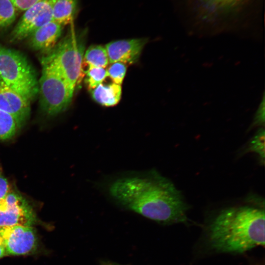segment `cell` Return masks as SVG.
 <instances>
[{
  "instance_id": "6da1fadb",
  "label": "cell",
  "mask_w": 265,
  "mask_h": 265,
  "mask_svg": "<svg viewBox=\"0 0 265 265\" xmlns=\"http://www.w3.org/2000/svg\"><path fill=\"white\" fill-rule=\"evenodd\" d=\"M99 187L110 201L125 210L164 224L187 222L189 207L181 191L155 169L112 175Z\"/></svg>"
},
{
  "instance_id": "7a4b0ae2",
  "label": "cell",
  "mask_w": 265,
  "mask_h": 265,
  "mask_svg": "<svg viewBox=\"0 0 265 265\" xmlns=\"http://www.w3.org/2000/svg\"><path fill=\"white\" fill-rule=\"evenodd\" d=\"M209 238L220 252L243 253L264 246V207L247 205L222 210L209 226Z\"/></svg>"
},
{
  "instance_id": "3957f363",
  "label": "cell",
  "mask_w": 265,
  "mask_h": 265,
  "mask_svg": "<svg viewBox=\"0 0 265 265\" xmlns=\"http://www.w3.org/2000/svg\"><path fill=\"white\" fill-rule=\"evenodd\" d=\"M0 77L7 85L30 102L38 92L35 72L26 58L19 52L0 44Z\"/></svg>"
},
{
  "instance_id": "277c9868",
  "label": "cell",
  "mask_w": 265,
  "mask_h": 265,
  "mask_svg": "<svg viewBox=\"0 0 265 265\" xmlns=\"http://www.w3.org/2000/svg\"><path fill=\"white\" fill-rule=\"evenodd\" d=\"M42 74L38 81V92L42 110L49 116L64 111L69 105L74 90L51 63L41 59Z\"/></svg>"
},
{
  "instance_id": "5b68a950",
  "label": "cell",
  "mask_w": 265,
  "mask_h": 265,
  "mask_svg": "<svg viewBox=\"0 0 265 265\" xmlns=\"http://www.w3.org/2000/svg\"><path fill=\"white\" fill-rule=\"evenodd\" d=\"M84 46L81 36L72 32L42 58L55 66L74 91L82 73Z\"/></svg>"
},
{
  "instance_id": "8992f818",
  "label": "cell",
  "mask_w": 265,
  "mask_h": 265,
  "mask_svg": "<svg viewBox=\"0 0 265 265\" xmlns=\"http://www.w3.org/2000/svg\"><path fill=\"white\" fill-rule=\"evenodd\" d=\"M36 221L32 208L18 192L10 190L0 201V228L32 226Z\"/></svg>"
},
{
  "instance_id": "52a82bcc",
  "label": "cell",
  "mask_w": 265,
  "mask_h": 265,
  "mask_svg": "<svg viewBox=\"0 0 265 265\" xmlns=\"http://www.w3.org/2000/svg\"><path fill=\"white\" fill-rule=\"evenodd\" d=\"M56 0H44L25 11L11 31L10 40L16 42L28 38L33 32L53 21V7Z\"/></svg>"
},
{
  "instance_id": "ba28073f",
  "label": "cell",
  "mask_w": 265,
  "mask_h": 265,
  "mask_svg": "<svg viewBox=\"0 0 265 265\" xmlns=\"http://www.w3.org/2000/svg\"><path fill=\"white\" fill-rule=\"evenodd\" d=\"M7 256L33 253L37 249V238L32 226H14L0 228Z\"/></svg>"
},
{
  "instance_id": "9c48e42d",
  "label": "cell",
  "mask_w": 265,
  "mask_h": 265,
  "mask_svg": "<svg viewBox=\"0 0 265 265\" xmlns=\"http://www.w3.org/2000/svg\"><path fill=\"white\" fill-rule=\"evenodd\" d=\"M147 42L146 38L119 40L105 46L109 62H121L126 64L135 63Z\"/></svg>"
},
{
  "instance_id": "30bf717a",
  "label": "cell",
  "mask_w": 265,
  "mask_h": 265,
  "mask_svg": "<svg viewBox=\"0 0 265 265\" xmlns=\"http://www.w3.org/2000/svg\"><path fill=\"white\" fill-rule=\"evenodd\" d=\"M30 103L7 85L0 77V109L13 116L21 126L29 116Z\"/></svg>"
},
{
  "instance_id": "8fae6325",
  "label": "cell",
  "mask_w": 265,
  "mask_h": 265,
  "mask_svg": "<svg viewBox=\"0 0 265 265\" xmlns=\"http://www.w3.org/2000/svg\"><path fill=\"white\" fill-rule=\"evenodd\" d=\"M62 26L53 20L47 23L28 37L29 46L34 50L48 53L56 44L61 35Z\"/></svg>"
},
{
  "instance_id": "7c38bea8",
  "label": "cell",
  "mask_w": 265,
  "mask_h": 265,
  "mask_svg": "<svg viewBox=\"0 0 265 265\" xmlns=\"http://www.w3.org/2000/svg\"><path fill=\"white\" fill-rule=\"evenodd\" d=\"M121 94V85L114 83L109 84L101 83L91 91L93 99L98 104L105 106L117 105L120 100Z\"/></svg>"
},
{
  "instance_id": "4fadbf2b",
  "label": "cell",
  "mask_w": 265,
  "mask_h": 265,
  "mask_svg": "<svg viewBox=\"0 0 265 265\" xmlns=\"http://www.w3.org/2000/svg\"><path fill=\"white\" fill-rule=\"evenodd\" d=\"M77 0H56L53 7V21L61 26L71 22L78 10Z\"/></svg>"
},
{
  "instance_id": "5bb4252c",
  "label": "cell",
  "mask_w": 265,
  "mask_h": 265,
  "mask_svg": "<svg viewBox=\"0 0 265 265\" xmlns=\"http://www.w3.org/2000/svg\"><path fill=\"white\" fill-rule=\"evenodd\" d=\"M83 61L88 67L105 68L109 63L107 53L101 45H92L86 51Z\"/></svg>"
},
{
  "instance_id": "9a60e30c",
  "label": "cell",
  "mask_w": 265,
  "mask_h": 265,
  "mask_svg": "<svg viewBox=\"0 0 265 265\" xmlns=\"http://www.w3.org/2000/svg\"><path fill=\"white\" fill-rule=\"evenodd\" d=\"M21 127L13 116L0 109V140L12 138Z\"/></svg>"
},
{
  "instance_id": "2e32d148",
  "label": "cell",
  "mask_w": 265,
  "mask_h": 265,
  "mask_svg": "<svg viewBox=\"0 0 265 265\" xmlns=\"http://www.w3.org/2000/svg\"><path fill=\"white\" fill-rule=\"evenodd\" d=\"M16 11L11 0H0V28L10 25L15 20Z\"/></svg>"
},
{
  "instance_id": "e0dca14e",
  "label": "cell",
  "mask_w": 265,
  "mask_h": 265,
  "mask_svg": "<svg viewBox=\"0 0 265 265\" xmlns=\"http://www.w3.org/2000/svg\"><path fill=\"white\" fill-rule=\"evenodd\" d=\"M86 83L89 89H93L108 77L107 70L105 68L88 67L86 70Z\"/></svg>"
},
{
  "instance_id": "ac0fdd59",
  "label": "cell",
  "mask_w": 265,
  "mask_h": 265,
  "mask_svg": "<svg viewBox=\"0 0 265 265\" xmlns=\"http://www.w3.org/2000/svg\"><path fill=\"white\" fill-rule=\"evenodd\" d=\"M107 70L108 77L113 80V83L121 85L127 71V66L121 62H114L111 63Z\"/></svg>"
},
{
  "instance_id": "d6986e66",
  "label": "cell",
  "mask_w": 265,
  "mask_h": 265,
  "mask_svg": "<svg viewBox=\"0 0 265 265\" xmlns=\"http://www.w3.org/2000/svg\"><path fill=\"white\" fill-rule=\"evenodd\" d=\"M265 130L260 129L252 139L249 144L248 151L257 153L264 160V159Z\"/></svg>"
},
{
  "instance_id": "ffe728a7",
  "label": "cell",
  "mask_w": 265,
  "mask_h": 265,
  "mask_svg": "<svg viewBox=\"0 0 265 265\" xmlns=\"http://www.w3.org/2000/svg\"><path fill=\"white\" fill-rule=\"evenodd\" d=\"M213 7L223 10L234 8L244 0H204Z\"/></svg>"
},
{
  "instance_id": "44dd1931",
  "label": "cell",
  "mask_w": 265,
  "mask_h": 265,
  "mask_svg": "<svg viewBox=\"0 0 265 265\" xmlns=\"http://www.w3.org/2000/svg\"><path fill=\"white\" fill-rule=\"evenodd\" d=\"M265 124V96L263 95V99L258 107L255 114L253 121L250 128L264 126Z\"/></svg>"
},
{
  "instance_id": "7402d4cb",
  "label": "cell",
  "mask_w": 265,
  "mask_h": 265,
  "mask_svg": "<svg viewBox=\"0 0 265 265\" xmlns=\"http://www.w3.org/2000/svg\"><path fill=\"white\" fill-rule=\"evenodd\" d=\"M16 8L20 11H26L33 5L44 0H11Z\"/></svg>"
},
{
  "instance_id": "603a6c76",
  "label": "cell",
  "mask_w": 265,
  "mask_h": 265,
  "mask_svg": "<svg viewBox=\"0 0 265 265\" xmlns=\"http://www.w3.org/2000/svg\"><path fill=\"white\" fill-rule=\"evenodd\" d=\"M8 181L0 171V201L10 191Z\"/></svg>"
},
{
  "instance_id": "cb8c5ba5",
  "label": "cell",
  "mask_w": 265,
  "mask_h": 265,
  "mask_svg": "<svg viewBox=\"0 0 265 265\" xmlns=\"http://www.w3.org/2000/svg\"><path fill=\"white\" fill-rule=\"evenodd\" d=\"M6 256H7L4 242L1 237L0 235V259Z\"/></svg>"
},
{
  "instance_id": "d4e9b609",
  "label": "cell",
  "mask_w": 265,
  "mask_h": 265,
  "mask_svg": "<svg viewBox=\"0 0 265 265\" xmlns=\"http://www.w3.org/2000/svg\"><path fill=\"white\" fill-rule=\"evenodd\" d=\"M101 265H123L119 264L116 263L111 262L109 261H104L102 262Z\"/></svg>"
}]
</instances>
